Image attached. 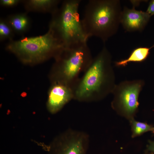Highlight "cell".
Segmentation results:
<instances>
[{
  "mask_svg": "<svg viewBox=\"0 0 154 154\" xmlns=\"http://www.w3.org/2000/svg\"><path fill=\"white\" fill-rule=\"evenodd\" d=\"M112 55L105 46L93 58L73 89V99L90 102L104 99L116 85Z\"/></svg>",
  "mask_w": 154,
  "mask_h": 154,
  "instance_id": "cell-1",
  "label": "cell"
},
{
  "mask_svg": "<svg viewBox=\"0 0 154 154\" xmlns=\"http://www.w3.org/2000/svg\"><path fill=\"white\" fill-rule=\"evenodd\" d=\"M122 10L119 0H90L81 21L89 38L95 37L104 42L117 32Z\"/></svg>",
  "mask_w": 154,
  "mask_h": 154,
  "instance_id": "cell-2",
  "label": "cell"
},
{
  "mask_svg": "<svg viewBox=\"0 0 154 154\" xmlns=\"http://www.w3.org/2000/svg\"><path fill=\"white\" fill-rule=\"evenodd\" d=\"M81 1L66 0L51 14L49 27L64 48L87 42L78 9Z\"/></svg>",
  "mask_w": 154,
  "mask_h": 154,
  "instance_id": "cell-3",
  "label": "cell"
},
{
  "mask_svg": "<svg viewBox=\"0 0 154 154\" xmlns=\"http://www.w3.org/2000/svg\"><path fill=\"white\" fill-rule=\"evenodd\" d=\"M64 48L49 27L45 34L9 41L5 49L22 63L33 64L54 58Z\"/></svg>",
  "mask_w": 154,
  "mask_h": 154,
  "instance_id": "cell-4",
  "label": "cell"
},
{
  "mask_svg": "<svg viewBox=\"0 0 154 154\" xmlns=\"http://www.w3.org/2000/svg\"><path fill=\"white\" fill-rule=\"evenodd\" d=\"M93 58L87 42L64 48L54 58L51 74L52 83H61L73 90Z\"/></svg>",
  "mask_w": 154,
  "mask_h": 154,
  "instance_id": "cell-5",
  "label": "cell"
},
{
  "mask_svg": "<svg viewBox=\"0 0 154 154\" xmlns=\"http://www.w3.org/2000/svg\"><path fill=\"white\" fill-rule=\"evenodd\" d=\"M142 80H125L116 84L112 93L114 96L113 107L128 116L137 110L139 94L144 85Z\"/></svg>",
  "mask_w": 154,
  "mask_h": 154,
  "instance_id": "cell-6",
  "label": "cell"
},
{
  "mask_svg": "<svg viewBox=\"0 0 154 154\" xmlns=\"http://www.w3.org/2000/svg\"><path fill=\"white\" fill-rule=\"evenodd\" d=\"M63 139L51 148L50 154H88L89 138L86 133L70 129Z\"/></svg>",
  "mask_w": 154,
  "mask_h": 154,
  "instance_id": "cell-7",
  "label": "cell"
},
{
  "mask_svg": "<svg viewBox=\"0 0 154 154\" xmlns=\"http://www.w3.org/2000/svg\"><path fill=\"white\" fill-rule=\"evenodd\" d=\"M52 84L48 92L47 106L49 111L55 113L73 99L74 94L72 88L67 85L59 83Z\"/></svg>",
  "mask_w": 154,
  "mask_h": 154,
  "instance_id": "cell-8",
  "label": "cell"
},
{
  "mask_svg": "<svg viewBox=\"0 0 154 154\" xmlns=\"http://www.w3.org/2000/svg\"><path fill=\"white\" fill-rule=\"evenodd\" d=\"M151 16L146 12L124 7L122 10L121 23L126 31L141 32L148 23Z\"/></svg>",
  "mask_w": 154,
  "mask_h": 154,
  "instance_id": "cell-9",
  "label": "cell"
},
{
  "mask_svg": "<svg viewBox=\"0 0 154 154\" xmlns=\"http://www.w3.org/2000/svg\"><path fill=\"white\" fill-rule=\"evenodd\" d=\"M61 2L59 0H23L25 9L27 12L49 13L52 14L59 7Z\"/></svg>",
  "mask_w": 154,
  "mask_h": 154,
  "instance_id": "cell-10",
  "label": "cell"
},
{
  "mask_svg": "<svg viewBox=\"0 0 154 154\" xmlns=\"http://www.w3.org/2000/svg\"><path fill=\"white\" fill-rule=\"evenodd\" d=\"M6 19L15 34L19 35L25 33L31 27V20L26 13L11 15Z\"/></svg>",
  "mask_w": 154,
  "mask_h": 154,
  "instance_id": "cell-11",
  "label": "cell"
},
{
  "mask_svg": "<svg viewBox=\"0 0 154 154\" xmlns=\"http://www.w3.org/2000/svg\"><path fill=\"white\" fill-rule=\"evenodd\" d=\"M150 48L140 47L134 49L127 58L115 62V65L117 67H125L131 62H141L145 61L147 58L150 49Z\"/></svg>",
  "mask_w": 154,
  "mask_h": 154,
  "instance_id": "cell-12",
  "label": "cell"
},
{
  "mask_svg": "<svg viewBox=\"0 0 154 154\" xmlns=\"http://www.w3.org/2000/svg\"><path fill=\"white\" fill-rule=\"evenodd\" d=\"M15 33L6 19H0V40H13Z\"/></svg>",
  "mask_w": 154,
  "mask_h": 154,
  "instance_id": "cell-13",
  "label": "cell"
},
{
  "mask_svg": "<svg viewBox=\"0 0 154 154\" xmlns=\"http://www.w3.org/2000/svg\"><path fill=\"white\" fill-rule=\"evenodd\" d=\"M131 121L133 137L139 135L148 131H151L153 127L146 123L139 122L134 119H132Z\"/></svg>",
  "mask_w": 154,
  "mask_h": 154,
  "instance_id": "cell-14",
  "label": "cell"
},
{
  "mask_svg": "<svg viewBox=\"0 0 154 154\" xmlns=\"http://www.w3.org/2000/svg\"><path fill=\"white\" fill-rule=\"evenodd\" d=\"M22 2L23 0H0V4L1 5L4 7H13Z\"/></svg>",
  "mask_w": 154,
  "mask_h": 154,
  "instance_id": "cell-15",
  "label": "cell"
},
{
  "mask_svg": "<svg viewBox=\"0 0 154 154\" xmlns=\"http://www.w3.org/2000/svg\"><path fill=\"white\" fill-rule=\"evenodd\" d=\"M146 12L151 16L154 15V0L150 2Z\"/></svg>",
  "mask_w": 154,
  "mask_h": 154,
  "instance_id": "cell-16",
  "label": "cell"
},
{
  "mask_svg": "<svg viewBox=\"0 0 154 154\" xmlns=\"http://www.w3.org/2000/svg\"><path fill=\"white\" fill-rule=\"evenodd\" d=\"M149 144L147 145V150L151 152L154 153V141H149Z\"/></svg>",
  "mask_w": 154,
  "mask_h": 154,
  "instance_id": "cell-17",
  "label": "cell"
},
{
  "mask_svg": "<svg viewBox=\"0 0 154 154\" xmlns=\"http://www.w3.org/2000/svg\"><path fill=\"white\" fill-rule=\"evenodd\" d=\"M151 131L153 133H154V127H153Z\"/></svg>",
  "mask_w": 154,
  "mask_h": 154,
  "instance_id": "cell-18",
  "label": "cell"
},
{
  "mask_svg": "<svg viewBox=\"0 0 154 154\" xmlns=\"http://www.w3.org/2000/svg\"><path fill=\"white\" fill-rule=\"evenodd\" d=\"M147 154H153V153L151 152L150 153H149Z\"/></svg>",
  "mask_w": 154,
  "mask_h": 154,
  "instance_id": "cell-19",
  "label": "cell"
}]
</instances>
